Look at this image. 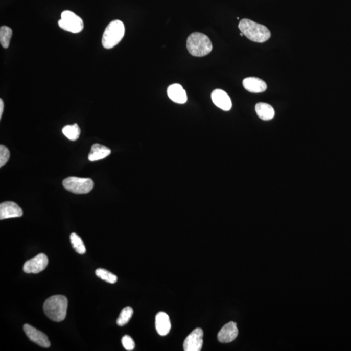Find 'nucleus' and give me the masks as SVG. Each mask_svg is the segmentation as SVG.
I'll use <instances>...</instances> for the list:
<instances>
[{
  "instance_id": "f257e3e1",
  "label": "nucleus",
  "mask_w": 351,
  "mask_h": 351,
  "mask_svg": "<svg viewBox=\"0 0 351 351\" xmlns=\"http://www.w3.org/2000/svg\"><path fill=\"white\" fill-rule=\"evenodd\" d=\"M68 308V300L63 295H54L45 301L43 309L44 314L52 321H63L65 319Z\"/></svg>"
},
{
  "instance_id": "f03ea898",
  "label": "nucleus",
  "mask_w": 351,
  "mask_h": 351,
  "mask_svg": "<svg viewBox=\"0 0 351 351\" xmlns=\"http://www.w3.org/2000/svg\"><path fill=\"white\" fill-rule=\"evenodd\" d=\"M241 32L247 39L253 42L262 43L267 41L271 37V32L266 26L250 20L243 19L238 26Z\"/></svg>"
},
{
  "instance_id": "7ed1b4c3",
  "label": "nucleus",
  "mask_w": 351,
  "mask_h": 351,
  "mask_svg": "<svg viewBox=\"0 0 351 351\" xmlns=\"http://www.w3.org/2000/svg\"><path fill=\"white\" fill-rule=\"evenodd\" d=\"M187 49L193 56L204 57L212 51L213 45L207 35L196 32L189 36Z\"/></svg>"
},
{
  "instance_id": "20e7f679",
  "label": "nucleus",
  "mask_w": 351,
  "mask_h": 351,
  "mask_svg": "<svg viewBox=\"0 0 351 351\" xmlns=\"http://www.w3.org/2000/svg\"><path fill=\"white\" fill-rule=\"evenodd\" d=\"M125 33L123 21H112L105 30L102 37V45L106 49H113L121 41Z\"/></svg>"
},
{
  "instance_id": "39448f33",
  "label": "nucleus",
  "mask_w": 351,
  "mask_h": 351,
  "mask_svg": "<svg viewBox=\"0 0 351 351\" xmlns=\"http://www.w3.org/2000/svg\"><path fill=\"white\" fill-rule=\"evenodd\" d=\"M64 189L75 194H86L91 192L94 182L90 178L68 177L63 181Z\"/></svg>"
},
{
  "instance_id": "423d86ee",
  "label": "nucleus",
  "mask_w": 351,
  "mask_h": 351,
  "mask_svg": "<svg viewBox=\"0 0 351 351\" xmlns=\"http://www.w3.org/2000/svg\"><path fill=\"white\" fill-rule=\"evenodd\" d=\"M58 25L63 30L73 33L82 32L84 27L82 19L71 11H64L61 13Z\"/></svg>"
},
{
  "instance_id": "0eeeda50",
  "label": "nucleus",
  "mask_w": 351,
  "mask_h": 351,
  "mask_svg": "<svg viewBox=\"0 0 351 351\" xmlns=\"http://www.w3.org/2000/svg\"><path fill=\"white\" fill-rule=\"evenodd\" d=\"M49 264V259L44 254H39L28 260L24 265L23 270L26 273L37 274L44 271Z\"/></svg>"
},
{
  "instance_id": "6e6552de",
  "label": "nucleus",
  "mask_w": 351,
  "mask_h": 351,
  "mask_svg": "<svg viewBox=\"0 0 351 351\" xmlns=\"http://www.w3.org/2000/svg\"><path fill=\"white\" fill-rule=\"evenodd\" d=\"M203 336H204V333L201 329H195L185 338L183 343V349L185 351L201 350L203 345Z\"/></svg>"
},
{
  "instance_id": "1a4fd4ad",
  "label": "nucleus",
  "mask_w": 351,
  "mask_h": 351,
  "mask_svg": "<svg viewBox=\"0 0 351 351\" xmlns=\"http://www.w3.org/2000/svg\"><path fill=\"white\" fill-rule=\"evenodd\" d=\"M23 329L29 339L36 344L45 348L50 347L49 338L41 331H38L37 329L28 324H25Z\"/></svg>"
},
{
  "instance_id": "9d476101",
  "label": "nucleus",
  "mask_w": 351,
  "mask_h": 351,
  "mask_svg": "<svg viewBox=\"0 0 351 351\" xmlns=\"http://www.w3.org/2000/svg\"><path fill=\"white\" fill-rule=\"evenodd\" d=\"M23 211L14 202H5L0 204V219L14 218L22 216Z\"/></svg>"
},
{
  "instance_id": "9b49d317",
  "label": "nucleus",
  "mask_w": 351,
  "mask_h": 351,
  "mask_svg": "<svg viewBox=\"0 0 351 351\" xmlns=\"http://www.w3.org/2000/svg\"><path fill=\"white\" fill-rule=\"evenodd\" d=\"M238 333L237 324L231 321L230 323L226 324L221 329L218 335H217V338H218L219 342L230 343L238 337Z\"/></svg>"
},
{
  "instance_id": "f8f14e48",
  "label": "nucleus",
  "mask_w": 351,
  "mask_h": 351,
  "mask_svg": "<svg viewBox=\"0 0 351 351\" xmlns=\"http://www.w3.org/2000/svg\"><path fill=\"white\" fill-rule=\"evenodd\" d=\"M212 99L217 107L224 111H230L232 106L230 97L223 90H214L212 93Z\"/></svg>"
},
{
  "instance_id": "ddd939ff",
  "label": "nucleus",
  "mask_w": 351,
  "mask_h": 351,
  "mask_svg": "<svg viewBox=\"0 0 351 351\" xmlns=\"http://www.w3.org/2000/svg\"><path fill=\"white\" fill-rule=\"evenodd\" d=\"M167 95L169 99L175 103L183 104L186 103L188 100L185 90L182 86L178 83L169 86L167 89Z\"/></svg>"
},
{
  "instance_id": "4468645a",
  "label": "nucleus",
  "mask_w": 351,
  "mask_h": 351,
  "mask_svg": "<svg viewBox=\"0 0 351 351\" xmlns=\"http://www.w3.org/2000/svg\"><path fill=\"white\" fill-rule=\"evenodd\" d=\"M243 85L247 91L252 93L263 92L267 89L266 83L261 79L255 77L244 79Z\"/></svg>"
},
{
  "instance_id": "2eb2a0df",
  "label": "nucleus",
  "mask_w": 351,
  "mask_h": 351,
  "mask_svg": "<svg viewBox=\"0 0 351 351\" xmlns=\"http://www.w3.org/2000/svg\"><path fill=\"white\" fill-rule=\"evenodd\" d=\"M156 329L160 336H165L171 331L170 319L166 313L161 312L156 315Z\"/></svg>"
},
{
  "instance_id": "dca6fc26",
  "label": "nucleus",
  "mask_w": 351,
  "mask_h": 351,
  "mask_svg": "<svg viewBox=\"0 0 351 351\" xmlns=\"http://www.w3.org/2000/svg\"><path fill=\"white\" fill-rule=\"evenodd\" d=\"M111 153V150L109 148L96 143L92 146L88 159L90 161H99V160L106 158L110 155Z\"/></svg>"
},
{
  "instance_id": "f3484780",
  "label": "nucleus",
  "mask_w": 351,
  "mask_h": 351,
  "mask_svg": "<svg viewBox=\"0 0 351 351\" xmlns=\"http://www.w3.org/2000/svg\"><path fill=\"white\" fill-rule=\"evenodd\" d=\"M255 110L257 115L263 121H270L273 119L275 114L273 107L267 103L260 102L255 105Z\"/></svg>"
},
{
  "instance_id": "a211bd4d",
  "label": "nucleus",
  "mask_w": 351,
  "mask_h": 351,
  "mask_svg": "<svg viewBox=\"0 0 351 351\" xmlns=\"http://www.w3.org/2000/svg\"><path fill=\"white\" fill-rule=\"evenodd\" d=\"M62 132L69 140L76 141L80 137L81 130L77 124L64 126Z\"/></svg>"
},
{
  "instance_id": "6ab92c4d",
  "label": "nucleus",
  "mask_w": 351,
  "mask_h": 351,
  "mask_svg": "<svg viewBox=\"0 0 351 351\" xmlns=\"http://www.w3.org/2000/svg\"><path fill=\"white\" fill-rule=\"evenodd\" d=\"M13 35V31L7 26H2L0 28V42L4 49H8Z\"/></svg>"
},
{
  "instance_id": "aec40b11",
  "label": "nucleus",
  "mask_w": 351,
  "mask_h": 351,
  "mask_svg": "<svg viewBox=\"0 0 351 351\" xmlns=\"http://www.w3.org/2000/svg\"><path fill=\"white\" fill-rule=\"evenodd\" d=\"M71 242L74 249L78 254H84L86 252V248L85 247L84 243L82 241L80 236H78L76 233H73L70 236Z\"/></svg>"
},
{
  "instance_id": "412c9836",
  "label": "nucleus",
  "mask_w": 351,
  "mask_h": 351,
  "mask_svg": "<svg viewBox=\"0 0 351 351\" xmlns=\"http://www.w3.org/2000/svg\"><path fill=\"white\" fill-rule=\"evenodd\" d=\"M133 314V310L130 307L124 308L122 310L118 319H117L116 323L119 326H123L130 321L131 317Z\"/></svg>"
},
{
  "instance_id": "4be33fe9",
  "label": "nucleus",
  "mask_w": 351,
  "mask_h": 351,
  "mask_svg": "<svg viewBox=\"0 0 351 351\" xmlns=\"http://www.w3.org/2000/svg\"><path fill=\"white\" fill-rule=\"evenodd\" d=\"M96 275L102 280L107 282V283L114 284L116 283L117 276L110 272L104 269H97L95 271Z\"/></svg>"
},
{
  "instance_id": "5701e85b",
  "label": "nucleus",
  "mask_w": 351,
  "mask_h": 351,
  "mask_svg": "<svg viewBox=\"0 0 351 351\" xmlns=\"http://www.w3.org/2000/svg\"><path fill=\"white\" fill-rule=\"evenodd\" d=\"M10 157V152L6 146L0 145V167H2L7 163Z\"/></svg>"
},
{
  "instance_id": "b1692460",
  "label": "nucleus",
  "mask_w": 351,
  "mask_h": 351,
  "mask_svg": "<svg viewBox=\"0 0 351 351\" xmlns=\"http://www.w3.org/2000/svg\"><path fill=\"white\" fill-rule=\"evenodd\" d=\"M123 347L127 350H132L135 348V342L130 336L125 335L122 338Z\"/></svg>"
},
{
  "instance_id": "393cba45",
  "label": "nucleus",
  "mask_w": 351,
  "mask_h": 351,
  "mask_svg": "<svg viewBox=\"0 0 351 351\" xmlns=\"http://www.w3.org/2000/svg\"><path fill=\"white\" fill-rule=\"evenodd\" d=\"M4 109V101L2 99H0V119H2V114H3Z\"/></svg>"
},
{
  "instance_id": "a878e982",
  "label": "nucleus",
  "mask_w": 351,
  "mask_h": 351,
  "mask_svg": "<svg viewBox=\"0 0 351 351\" xmlns=\"http://www.w3.org/2000/svg\"><path fill=\"white\" fill-rule=\"evenodd\" d=\"M240 35L241 36V37H243V36L244 35H243L242 33H241Z\"/></svg>"
}]
</instances>
